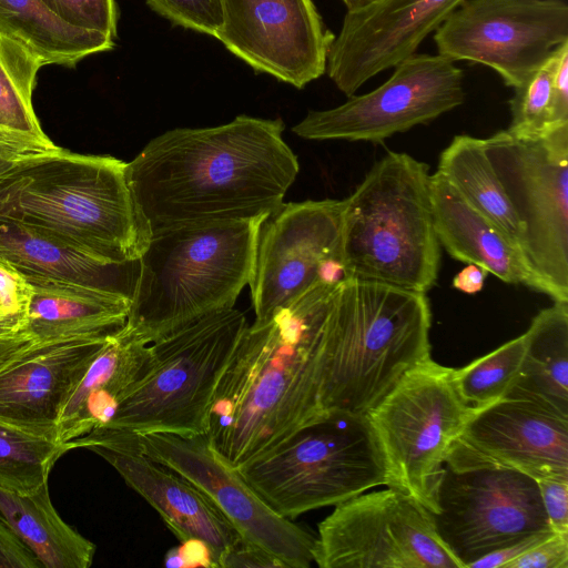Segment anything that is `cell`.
Returning <instances> with one entry per match:
<instances>
[{"mask_svg":"<svg viewBox=\"0 0 568 568\" xmlns=\"http://www.w3.org/2000/svg\"><path fill=\"white\" fill-rule=\"evenodd\" d=\"M281 119L245 114L210 128H178L126 163V181L150 234L247 221L277 210L298 171Z\"/></svg>","mask_w":568,"mask_h":568,"instance_id":"6da1fadb","label":"cell"},{"mask_svg":"<svg viewBox=\"0 0 568 568\" xmlns=\"http://www.w3.org/2000/svg\"><path fill=\"white\" fill-rule=\"evenodd\" d=\"M336 286L318 282L243 333L216 388L206 432L211 448L232 468L326 415V324Z\"/></svg>","mask_w":568,"mask_h":568,"instance_id":"7a4b0ae2","label":"cell"},{"mask_svg":"<svg viewBox=\"0 0 568 568\" xmlns=\"http://www.w3.org/2000/svg\"><path fill=\"white\" fill-rule=\"evenodd\" d=\"M126 162L58 149L22 158L0 174V219L59 239L101 261L126 263L150 232L126 181Z\"/></svg>","mask_w":568,"mask_h":568,"instance_id":"3957f363","label":"cell"},{"mask_svg":"<svg viewBox=\"0 0 568 568\" xmlns=\"http://www.w3.org/2000/svg\"><path fill=\"white\" fill-rule=\"evenodd\" d=\"M426 293L347 277L334 291L326 324L325 413L366 415L430 357Z\"/></svg>","mask_w":568,"mask_h":568,"instance_id":"277c9868","label":"cell"},{"mask_svg":"<svg viewBox=\"0 0 568 568\" xmlns=\"http://www.w3.org/2000/svg\"><path fill=\"white\" fill-rule=\"evenodd\" d=\"M265 217L151 233L139 258L123 328L151 344L194 320L234 307L252 280L258 230Z\"/></svg>","mask_w":568,"mask_h":568,"instance_id":"5b68a950","label":"cell"},{"mask_svg":"<svg viewBox=\"0 0 568 568\" xmlns=\"http://www.w3.org/2000/svg\"><path fill=\"white\" fill-rule=\"evenodd\" d=\"M429 166L388 151L343 200L339 257L347 277L427 293L440 245L429 193Z\"/></svg>","mask_w":568,"mask_h":568,"instance_id":"8992f818","label":"cell"},{"mask_svg":"<svg viewBox=\"0 0 568 568\" xmlns=\"http://www.w3.org/2000/svg\"><path fill=\"white\" fill-rule=\"evenodd\" d=\"M247 326L244 313L232 307L151 343L150 369L101 428L136 435H205L216 388Z\"/></svg>","mask_w":568,"mask_h":568,"instance_id":"52a82bcc","label":"cell"},{"mask_svg":"<svg viewBox=\"0 0 568 568\" xmlns=\"http://www.w3.org/2000/svg\"><path fill=\"white\" fill-rule=\"evenodd\" d=\"M237 471L291 520L388 485L384 455L367 416L344 412L327 413Z\"/></svg>","mask_w":568,"mask_h":568,"instance_id":"ba28073f","label":"cell"},{"mask_svg":"<svg viewBox=\"0 0 568 568\" xmlns=\"http://www.w3.org/2000/svg\"><path fill=\"white\" fill-rule=\"evenodd\" d=\"M430 514L462 568L529 536L552 531L536 479L452 445Z\"/></svg>","mask_w":568,"mask_h":568,"instance_id":"9c48e42d","label":"cell"},{"mask_svg":"<svg viewBox=\"0 0 568 568\" xmlns=\"http://www.w3.org/2000/svg\"><path fill=\"white\" fill-rule=\"evenodd\" d=\"M452 372L429 357L366 414L384 455L387 487L410 495L429 513L446 456L474 410Z\"/></svg>","mask_w":568,"mask_h":568,"instance_id":"30bf717a","label":"cell"},{"mask_svg":"<svg viewBox=\"0 0 568 568\" xmlns=\"http://www.w3.org/2000/svg\"><path fill=\"white\" fill-rule=\"evenodd\" d=\"M484 140L521 227L527 262L554 302H568V125L538 139L501 130Z\"/></svg>","mask_w":568,"mask_h":568,"instance_id":"8fae6325","label":"cell"},{"mask_svg":"<svg viewBox=\"0 0 568 568\" xmlns=\"http://www.w3.org/2000/svg\"><path fill=\"white\" fill-rule=\"evenodd\" d=\"M313 558L321 568H462L429 511L393 487L335 505L318 524Z\"/></svg>","mask_w":568,"mask_h":568,"instance_id":"7c38bea8","label":"cell"},{"mask_svg":"<svg viewBox=\"0 0 568 568\" xmlns=\"http://www.w3.org/2000/svg\"><path fill=\"white\" fill-rule=\"evenodd\" d=\"M464 100L463 70L438 53L416 52L398 62L382 85L351 95L338 106L308 111L292 131L306 140L383 143L432 122Z\"/></svg>","mask_w":568,"mask_h":568,"instance_id":"4fadbf2b","label":"cell"},{"mask_svg":"<svg viewBox=\"0 0 568 568\" xmlns=\"http://www.w3.org/2000/svg\"><path fill=\"white\" fill-rule=\"evenodd\" d=\"M437 53L489 67L517 88L568 41L564 0H465L434 31Z\"/></svg>","mask_w":568,"mask_h":568,"instance_id":"5bb4252c","label":"cell"},{"mask_svg":"<svg viewBox=\"0 0 568 568\" xmlns=\"http://www.w3.org/2000/svg\"><path fill=\"white\" fill-rule=\"evenodd\" d=\"M139 448L196 486L245 540L265 549L286 567L313 561L316 537L277 514L211 448L205 435L133 434Z\"/></svg>","mask_w":568,"mask_h":568,"instance_id":"9a60e30c","label":"cell"},{"mask_svg":"<svg viewBox=\"0 0 568 568\" xmlns=\"http://www.w3.org/2000/svg\"><path fill=\"white\" fill-rule=\"evenodd\" d=\"M216 39L256 72L297 89L326 72L335 34L312 0H221Z\"/></svg>","mask_w":568,"mask_h":568,"instance_id":"2e32d148","label":"cell"},{"mask_svg":"<svg viewBox=\"0 0 568 568\" xmlns=\"http://www.w3.org/2000/svg\"><path fill=\"white\" fill-rule=\"evenodd\" d=\"M343 200L283 203L261 223L251 288L254 323L268 321L317 281L320 263L339 256Z\"/></svg>","mask_w":568,"mask_h":568,"instance_id":"e0dca14e","label":"cell"},{"mask_svg":"<svg viewBox=\"0 0 568 568\" xmlns=\"http://www.w3.org/2000/svg\"><path fill=\"white\" fill-rule=\"evenodd\" d=\"M63 448L65 453L87 448L102 457L159 513L181 542H203L210 549L215 567H219L221 556L240 537L196 486L145 455L133 434L98 428L68 442Z\"/></svg>","mask_w":568,"mask_h":568,"instance_id":"ac0fdd59","label":"cell"},{"mask_svg":"<svg viewBox=\"0 0 568 568\" xmlns=\"http://www.w3.org/2000/svg\"><path fill=\"white\" fill-rule=\"evenodd\" d=\"M465 0H377L346 12L326 60V72L346 97L376 74L417 52L422 42Z\"/></svg>","mask_w":568,"mask_h":568,"instance_id":"d6986e66","label":"cell"},{"mask_svg":"<svg viewBox=\"0 0 568 568\" xmlns=\"http://www.w3.org/2000/svg\"><path fill=\"white\" fill-rule=\"evenodd\" d=\"M454 445L536 480L568 479V416L531 399L506 396L474 408Z\"/></svg>","mask_w":568,"mask_h":568,"instance_id":"ffe728a7","label":"cell"},{"mask_svg":"<svg viewBox=\"0 0 568 568\" xmlns=\"http://www.w3.org/2000/svg\"><path fill=\"white\" fill-rule=\"evenodd\" d=\"M109 335L37 342L1 368L0 422L57 442L63 408Z\"/></svg>","mask_w":568,"mask_h":568,"instance_id":"44dd1931","label":"cell"},{"mask_svg":"<svg viewBox=\"0 0 568 568\" xmlns=\"http://www.w3.org/2000/svg\"><path fill=\"white\" fill-rule=\"evenodd\" d=\"M429 193L439 245L453 258L479 265L505 283L525 285L555 301L552 290L534 272L520 247L438 172L430 174Z\"/></svg>","mask_w":568,"mask_h":568,"instance_id":"7402d4cb","label":"cell"},{"mask_svg":"<svg viewBox=\"0 0 568 568\" xmlns=\"http://www.w3.org/2000/svg\"><path fill=\"white\" fill-rule=\"evenodd\" d=\"M151 364L150 344L123 327L110 334L63 408L57 442L63 446L105 426Z\"/></svg>","mask_w":568,"mask_h":568,"instance_id":"603a6c76","label":"cell"},{"mask_svg":"<svg viewBox=\"0 0 568 568\" xmlns=\"http://www.w3.org/2000/svg\"><path fill=\"white\" fill-rule=\"evenodd\" d=\"M0 258L26 278L67 282L132 298L140 264L101 261L23 224L0 219Z\"/></svg>","mask_w":568,"mask_h":568,"instance_id":"cb8c5ba5","label":"cell"},{"mask_svg":"<svg viewBox=\"0 0 568 568\" xmlns=\"http://www.w3.org/2000/svg\"><path fill=\"white\" fill-rule=\"evenodd\" d=\"M27 281V331L37 342L109 335L126 322L131 300L124 295L67 282Z\"/></svg>","mask_w":568,"mask_h":568,"instance_id":"d4e9b609","label":"cell"},{"mask_svg":"<svg viewBox=\"0 0 568 568\" xmlns=\"http://www.w3.org/2000/svg\"><path fill=\"white\" fill-rule=\"evenodd\" d=\"M0 514L45 568H89L95 546L53 507L48 484L30 494L0 489Z\"/></svg>","mask_w":568,"mask_h":568,"instance_id":"484cf974","label":"cell"},{"mask_svg":"<svg viewBox=\"0 0 568 568\" xmlns=\"http://www.w3.org/2000/svg\"><path fill=\"white\" fill-rule=\"evenodd\" d=\"M525 335L521 366L506 396L531 399L568 416V302L541 310Z\"/></svg>","mask_w":568,"mask_h":568,"instance_id":"4316f807","label":"cell"},{"mask_svg":"<svg viewBox=\"0 0 568 568\" xmlns=\"http://www.w3.org/2000/svg\"><path fill=\"white\" fill-rule=\"evenodd\" d=\"M0 34L29 51L42 67L74 68L115 45L102 33L63 23L40 0H0Z\"/></svg>","mask_w":568,"mask_h":568,"instance_id":"83f0119b","label":"cell"},{"mask_svg":"<svg viewBox=\"0 0 568 568\" xmlns=\"http://www.w3.org/2000/svg\"><path fill=\"white\" fill-rule=\"evenodd\" d=\"M436 172L521 250V227L487 156L484 139L455 135L442 151Z\"/></svg>","mask_w":568,"mask_h":568,"instance_id":"f1b7e54d","label":"cell"},{"mask_svg":"<svg viewBox=\"0 0 568 568\" xmlns=\"http://www.w3.org/2000/svg\"><path fill=\"white\" fill-rule=\"evenodd\" d=\"M41 63L0 34V136L40 152L60 149L42 130L32 93Z\"/></svg>","mask_w":568,"mask_h":568,"instance_id":"f546056e","label":"cell"},{"mask_svg":"<svg viewBox=\"0 0 568 568\" xmlns=\"http://www.w3.org/2000/svg\"><path fill=\"white\" fill-rule=\"evenodd\" d=\"M64 453L53 439L0 422V489L36 491L48 484L50 470Z\"/></svg>","mask_w":568,"mask_h":568,"instance_id":"4dcf8cb0","label":"cell"},{"mask_svg":"<svg viewBox=\"0 0 568 568\" xmlns=\"http://www.w3.org/2000/svg\"><path fill=\"white\" fill-rule=\"evenodd\" d=\"M554 52V51H552ZM552 53L531 75L514 89L509 100L510 124L520 139H538L568 125V103L559 100L552 84Z\"/></svg>","mask_w":568,"mask_h":568,"instance_id":"1f68e13d","label":"cell"},{"mask_svg":"<svg viewBox=\"0 0 568 568\" xmlns=\"http://www.w3.org/2000/svg\"><path fill=\"white\" fill-rule=\"evenodd\" d=\"M525 348L524 333L466 366L453 368V382L462 399L479 408L505 397L517 378Z\"/></svg>","mask_w":568,"mask_h":568,"instance_id":"d6a6232c","label":"cell"},{"mask_svg":"<svg viewBox=\"0 0 568 568\" xmlns=\"http://www.w3.org/2000/svg\"><path fill=\"white\" fill-rule=\"evenodd\" d=\"M30 294L27 278L0 258V342L30 336L27 331Z\"/></svg>","mask_w":568,"mask_h":568,"instance_id":"836d02e7","label":"cell"},{"mask_svg":"<svg viewBox=\"0 0 568 568\" xmlns=\"http://www.w3.org/2000/svg\"><path fill=\"white\" fill-rule=\"evenodd\" d=\"M60 21L79 30L118 37L115 0H40Z\"/></svg>","mask_w":568,"mask_h":568,"instance_id":"e575fe53","label":"cell"},{"mask_svg":"<svg viewBox=\"0 0 568 568\" xmlns=\"http://www.w3.org/2000/svg\"><path fill=\"white\" fill-rule=\"evenodd\" d=\"M146 4L172 24L216 37L222 27L221 0H145Z\"/></svg>","mask_w":568,"mask_h":568,"instance_id":"d590c367","label":"cell"},{"mask_svg":"<svg viewBox=\"0 0 568 568\" xmlns=\"http://www.w3.org/2000/svg\"><path fill=\"white\" fill-rule=\"evenodd\" d=\"M505 568H568V535L552 532Z\"/></svg>","mask_w":568,"mask_h":568,"instance_id":"8d00e7d4","label":"cell"},{"mask_svg":"<svg viewBox=\"0 0 568 568\" xmlns=\"http://www.w3.org/2000/svg\"><path fill=\"white\" fill-rule=\"evenodd\" d=\"M537 483L552 531L568 535V479L545 478Z\"/></svg>","mask_w":568,"mask_h":568,"instance_id":"74e56055","label":"cell"},{"mask_svg":"<svg viewBox=\"0 0 568 568\" xmlns=\"http://www.w3.org/2000/svg\"><path fill=\"white\" fill-rule=\"evenodd\" d=\"M220 568L240 567H286L265 549L243 539L241 536L226 549L219 560Z\"/></svg>","mask_w":568,"mask_h":568,"instance_id":"f35d334b","label":"cell"},{"mask_svg":"<svg viewBox=\"0 0 568 568\" xmlns=\"http://www.w3.org/2000/svg\"><path fill=\"white\" fill-rule=\"evenodd\" d=\"M33 552L17 537L0 514V568H39Z\"/></svg>","mask_w":568,"mask_h":568,"instance_id":"ab89813d","label":"cell"},{"mask_svg":"<svg viewBox=\"0 0 568 568\" xmlns=\"http://www.w3.org/2000/svg\"><path fill=\"white\" fill-rule=\"evenodd\" d=\"M169 567H215L210 549L201 541L187 540L171 549L164 560Z\"/></svg>","mask_w":568,"mask_h":568,"instance_id":"60d3db41","label":"cell"},{"mask_svg":"<svg viewBox=\"0 0 568 568\" xmlns=\"http://www.w3.org/2000/svg\"><path fill=\"white\" fill-rule=\"evenodd\" d=\"M554 531L541 532L529 536L518 542L504 547L497 551L488 554L473 564L468 568H499L506 567L508 562L517 558L519 555L551 535Z\"/></svg>","mask_w":568,"mask_h":568,"instance_id":"b9f144b4","label":"cell"},{"mask_svg":"<svg viewBox=\"0 0 568 568\" xmlns=\"http://www.w3.org/2000/svg\"><path fill=\"white\" fill-rule=\"evenodd\" d=\"M488 272L476 264H468L453 278V287L466 294L481 291Z\"/></svg>","mask_w":568,"mask_h":568,"instance_id":"7bdbcfd3","label":"cell"},{"mask_svg":"<svg viewBox=\"0 0 568 568\" xmlns=\"http://www.w3.org/2000/svg\"><path fill=\"white\" fill-rule=\"evenodd\" d=\"M34 153L40 151L0 136V174L17 161Z\"/></svg>","mask_w":568,"mask_h":568,"instance_id":"ee69618b","label":"cell"},{"mask_svg":"<svg viewBox=\"0 0 568 568\" xmlns=\"http://www.w3.org/2000/svg\"><path fill=\"white\" fill-rule=\"evenodd\" d=\"M36 343L37 341L31 336L0 342V369L10 364Z\"/></svg>","mask_w":568,"mask_h":568,"instance_id":"f6af8a7d","label":"cell"},{"mask_svg":"<svg viewBox=\"0 0 568 568\" xmlns=\"http://www.w3.org/2000/svg\"><path fill=\"white\" fill-rule=\"evenodd\" d=\"M347 9V12L361 11L377 0H342Z\"/></svg>","mask_w":568,"mask_h":568,"instance_id":"bcb514c9","label":"cell"}]
</instances>
